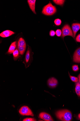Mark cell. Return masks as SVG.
Wrapping results in <instances>:
<instances>
[{
    "label": "cell",
    "instance_id": "6da1fadb",
    "mask_svg": "<svg viewBox=\"0 0 80 121\" xmlns=\"http://www.w3.org/2000/svg\"><path fill=\"white\" fill-rule=\"evenodd\" d=\"M55 115L58 118L62 121H71L72 118L71 112L66 109L60 110L56 112Z\"/></svg>",
    "mask_w": 80,
    "mask_h": 121
},
{
    "label": "cell",
    "instance_id": "7a4b0ae2",
    "mask_svg": "<svg viewBox=\"0 0 80 121\" xmlns=\"http://www.w3.org/2000/svg\"><path fill=\"white\" fill-rule=\"evenodd\" d=\"M55 7L53 6L51 3L45 6L43 8L42 13L47 16H51L53 15L56 12Z\"/></svg>",
    "mask_w": 80,
    "mask_h": 121
},
{
    "label": "cell",
    "instance_id": "3957f363",
    "mask_svg": "<svg viewBox=\"0 0 80 121\" xmlns=\"http://www.w3.org/2000/svg\"><path fill=\"white\" fill-rule=\"evenodd\" d=\"M32 56L31 49L29 47H28L26 53L25 58L23 62L25 64L26 68L29 67L32 62L33 59Z\"/></svg>",
    "mask_w": 80,
    "mask_h": 121
},
{
    "label": "cell",
    "instance_id": "277c9868",
    "mask_svg": "<svg viewBox=\"0 0 80 121\" xmlns=\"http://www.w3.org/2000/svg\"><path fill=\"white\" fill-rule=\"evenodd\" d=\"M62 38H63L66 36H70L75 39L72 30L69 25L68 24L65 25L62 29Z\"/></svg>",
    "mask_w": 80,
    "mask_h": 121
},
{
    "label": "cell",
    "instance_id": "5b68a950",
    "mask_svg": "<svg viewBox=\"0 0 80 121\" xmlns=\"http://www.w3.org/2000/svg\"><path fill=\"white\" fill-rule=\"evenodd\" d=\"M19 112L20 114L23 116H34L31 110L27 106L22 107L19 110Z\"/></svg>",
    "mask_w": 80,
    "mask_h": 121
},
{
    "label": "cell",
    "instance_id": "8992f818",
    "mask_svg": "<svg viewBox=\"0 0 80 121\" xmlns=\"http://www.w3.org/2000/svg\"><path fill=\"white\" fill-rule=\"evenodd\" d=\"M39 117L46 121H53L54 120L51 116L49 114L44 112L40 113Z\"/></svg>",
    "mask_w": 80,
    "mask_h": 121
},
{
    "label": "cell",
    "instance_id": "52a82bcc",
    "mask_svg": "<svg viewBox=\"0 0 80 121\" xmlns=\"http://www.w3.org/2000/svg\"><path fill=\"white\" fill-rule=\"evenodd\" d=\"M73 61L78 63H80V48L75 51L73 56Z\"/></svg>",
    "mask_w": 80,
    "mask_h": 121
},
{
    "label": "cell",
    "instance_id": "ba28073f",
    "mask_svg": "<svg viewBox=\"0 0 80 121\" xmlns=\"http://www.w3.org/2000/svg\"><path fill=\"white\" fill-rule=\"evenodd\" d=\"M48 86L51 88H54L56 87L58 84V81L54 78L49 79L48 81Z\"/></svg>",
    "mask_w": 80,
    "mask_h": 121
},
{
    "label": "cell",
    "instance_id": "9c48e42d",
    "mask_svg": "<svg viewBox=\"0 0 80 121\" xmlns=\"http://www.w3.org/2000/svg\"><path fill=\"white\" fill-rule=\"evenodd\" d=\"M28 3L29 7L34 13L36 14L35 11L36 0H28Z\"/></svg>",
    "mask_w": 80,
    "mask_h": 121
},
{
    "label": "cell",
    "instance_id": "30bf717a",
    "mask_svg": "<svg viewBox=\"0 0 80 121\" xmlns=\"http://www.w3.org/2000/svg\"><path fill=\"white\" fill-rule=\"evenodd\" d=\"M72 28L73 32V36L75 38L77 32L80 29V24L78 23L73 24L72 25Z\"/></svg>",
    "mask_w": 80,
    "mask_h": 121
},
{
    "label": "cell",
    "instance_id": "8fae6325",
    "mask_svg": "<svg viewBox=\"0 0 80 121\" xmlns=\"http://www.w3.org/2000/svg\"><path fill=\"white\" fill-rule=\"evenodd\" d=\"M15 34L14 32L9 30H6L3 31L0 34V36L3 38L9 37Z\"/></svg>",
    "mask_w": 80,
    "mask_h": 121
},
{
    "label": "cell",
    "instance_id": "7c38bea8",
    "mask_svg": "<svg viewBox=\"0 0 80 121\" xmlns=\"http://www.w3.org/2000/svg\"><path fill=\"white\" fill-rule=\"evenodd\" d=\"M17 44L16 41H15L11 43L7 52V54H11L15 50V49L17 46Z\"/></svg>",
    "mask_w": 80,
    "mask_h": 121
},
{
    "label": "cell",
    "instance_id": "4fadbf2b",
    "mask_svg": "<svg viewBox=\"0 0 80 121\" xmlns=\"http://www.w3.org/2000/svg\"><path fill=\"white\" fill-rule=\"evenodd\" d=\"M18 45L27 47L25 41L23 38H22L19 39L18 42Z\"/></svg>",
    "mask_w": 80,
    "mask_h": 121
},
{
    "label": "cell",
    "instance_id": "5bb4252c",
    "mask_svg": "<svg viewBox=\"0 0 80 121\" xmlns=\"http://www.w3.org/2000/svg\"><path fill=\"white\" fill-rule=\"evenodd\" d=\"M18 48L20 54L21 55H23L24 54L26 51V47L18 45Z\"/></svg>",
    "mask_w": 80,
    "mask_h": 121
},
{
    "label": "cell",
    "instance_id": "9a60e30c",
    "mask_svg": "<svg viewBox=\"0 0 80 121\" xmlns=\"http://www.w3.org/2000/svg\"><path fill=\"white\" fill-rule=\"evenodd\" d=\"M14 59L15 61L18 59L19 57V51L18 49H16L13 53Z\"/></svg>",
    "mask_w": 80,
    "mask_h": 121
},
{
    "label": "cell",
    "instance_id": "2e32d148",
    "mask_svg": "<svg viewBox=\"0 0 80 121\" xmlns=\"http://www.w3.org/2000/svg\"><path fill=\"white\" fill-rule=\"evenodd\" d=\"M53 2L56 4L58 5H59L61 6H62L65 1V0H53Z\"/></svg>",
    "mask_w": 80,
    "mask_h": 121
},
{
    "label": "cell",
    "instance_id": "e0dca14e",
    "mask_svg": "<svg viewBox=\"0 0 80 121\" xmlns=\"http://www.w3.org/2000/svg\"><path fill=\"white\" fill-rule=\"evenodd\" d=\"M69 76L71 80L73 82H77L79 80L78 78L76 77L72 76L69 74Z\"/></svg>",
    "mask_w": 80,
    "mask_h": 121
},
{
    "label": "cell",
    "instance_id": "ac0fdd59",
    "mask_svg": "<svg viewBox=\"0 0 80 121\" xmlns=\"http://www.w3.org/2000/svg\"><path fill=\"white\" fill-rule=\"evenodd\" d=\"M55 24L56 25L59 26L60 25L61 23V20L59 19H56L54 21Z\"/></svg>",
    "mask_w": 80,
    "mask_h": 121
},
{
    "label": "cell",
    "instance_id": "d6986e66",
    "mask_svg": "<svg viewBox=\"0 0 80 121\" xmlns=\"http://www.w3.org/2000/svg\"><path fill=\"white\" fill-rule=\"evenodd\" d=\"M62 34V32L60 29L57 30L55 32V34L58 37H60Z\"/></svg>",
    "mask_w": 80,
    "mask_h": 121
},
{
    "label": "cell",
    "instance_id": "ffe728a7",
    "mask_svg": "<svg viewBox=\"0 0 80 121\" xmlns=\"http://www.w3.org/2000/svg\"><path fill=\"white\" fill-rule=\"evenodd\" d=\"M75 91H77L80 92V84L79 82H77L76 83Z\"/></svg>",
    "mask_w": 80,
    "mask_h": 121
},
{
    "label": "cell",
    "instance_id": "44dd1931",
    "mask_svg": "<svg viewBox=\"0 0 80 121\" xmlns=\"http://www.w3.org/2000/svg\"><path fill=\"white\" fill-rule=\"evenodd\" d=\"M23 121H36V120L34 118H26L24 119Z\"/></svg>",
    "mask_w": 80,
    "mask_h": 121
},
{
    "label": "cell",
    "instance_id": "7402d4cb",
    "mask_svg": "<svg viewBox=\"0 0 80 121\" xmlns=\"http://www.w3.org/2000/svg\"><path fill=\"white\" fill-rule=\"evenodd\" d=\"M72 69L75 72L78 71L79 69L78 65H74L72 66Z\"/></svg>",
    "mask_w": 80,
    "mask_h": 121
},
{
    "label": "cell",
    "instance_id": "603a6c76",
    "mask_svg": "<svg viewBox=\"0 0 80 121\" xmlns=\"http://www.w3.org/2000/svg\"><path fill=\"white\" fill-rule=\"evenodd\" d=\"M55 31L53 30H51L50 32V35L51 37H53L55 36Z\"/></svg>",
    "mask_w": 80,
    "mask_h": 121
},
{
    "label": "cell",
    "instance_id": "cb8c5ba5",
    "mask_svg": "<svg viewBox=\"0 0 80 121\" xmlns=\"http://www.w3.org/2000/svg\"><path fill=\"white\" fill-rule=\"evenodd\" d=\"M76 40L77 42H80V34L79 35L76 37Z\"/></svg>",
    "mask_w": 80,
    "mask_h": 121
},
{
    "label": "cell",
    "instance_id": "d4e9b609",
    "mask_svg": "<svg viewBox=\"0 0 80 121\" xmlns=\"http://www.w3.org/2000/svg\"><path fill=\"white\" fill-rule=\"evenodd\" d=\"M76 94L79 97H80V92L77 91H75Z\"/></svg>",
    "mask_w": 80,
    "mask_h": 121
},
{
    "label": "cell",
    "instance_id": "484cf974",
    "mask_svg": "<svg viewBox=\"0 0 80 121\" xmlns=\"http://www.w3.org/2000/svg\"><path fill=\"white\" fill-rule=\"evenodd\" d=\"M78 77L79 83H80V73L78 75Z\"/></svg>",
    "mask_w": 80,
    "mask_h": 121
},
{
    "label": "cell",
    "instance_id": "4316f807",
    "mask_svg": "<svg viewBox=\"0 0 80 121\" xmlns=\"http://www.w3.org/2000/svg\"><path fill=\"white\" fill-rule=\"evenodd\" d=\"M78 117L79 119L80 120V113L78 115Z\"/></svg>",
    "mask_w": 80,
    "mask_h": 121
}]
</instances>
